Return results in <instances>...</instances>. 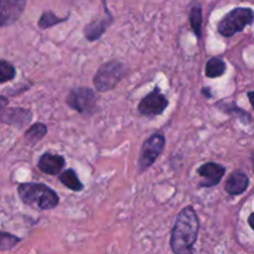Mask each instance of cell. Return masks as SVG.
<instances>
[{
  "label": "cell",
  "instance_id": "cell-1",
  "mask_svg": "<svg viewBox=\"0 0 254 254\" xmlns=\"http://www.w3.org/2000/svg\"><path fill=\"white\" fill-rule=\"evenodd\" d=\"M198 222L197 213L191 206L184 208L178 215L171 232L170 246L175 254H193V245L197 241Z\"/></svg>",
  "mask_w": 254,
  "mask_h": 254
},
{
  "label": "cell",
  "instance_id": "cell-2",
  "mask_svg": "<svg viewBox=\"0 0 254 254\" xmlns=\"http://www.w3.org/2000/svg\"><path fill=\"white\" fill-rule=\"evenodd\" d=\"M17 195L25 205L46 211L57 207L59 195L45 184L24 183L17 186Z\"/></svg>",
  "mask_w": 254,
  "mask_h": 254
},
{
  "label": "cell",
  "instance_id": "cell-3",
  "mask_svg": "<svg viewBox=\"0 0 254 254\" xmlns=\"http://www.w3.org/2000/svg\"><path fill=\"white\" fill-rule=\"evenodd\" d=\"M128 73V67L121 61L112 60L106 62L97 69L93 78V84L99 92L113 89Z\"/></svg>",
  "mask_w": 254,
  "mask_h": 254
},
{
  "label": "cell",
  "instance_id": "cell-4",
  "mask_svg": "<svg viewBox=\"0 0 254 254\" xmlns=\"http://www.w3.org/2000/svg\"><path fill=\"white\" fill-rule=\"evenodd\" d=\"M254 11L250 7H236L218 22L217 30L222 36L231 37L245 30L246 26L253 24Z\"/></svg>",
  "mask_w": 254,
  "mask_h": 254
},
{
  "label": "cell",
  "instance_id": "cell-5",
  "mask_svg": "<svg viewBox=\"0 0 254 254\" xmlns=\"http://www.w3.org/2000/svg\"><path fill=\"white\" fill-rule=\"evenodd\" d=\"M66 102L73 111L84 114V116H91L97 111L96 93L87 87L72 89L67 96Z\"/></svg>",
  "mask_w": 254,
  "mask_h": 254
},
{
  "label": "cell",
  "instance_id": "cell-6",
  "mask_svg": "<svg viewBox=\"0 0 254 254\" xmlns=\"http://www.w3.org/2000/svg\"><path fill=\"white\" fill-rule=\"evenodd\" d=\"M164 146H165V136L160 133L153 134L150 138H148V140H145L138 161L140 171L148 170L155 163L156 159L163 153Z\"/></svg>",
  "mask_w": 254,
  "mask_h": 254
},
{
  "label": "cell",
  "instance_id": "cell-7",
  "mask_svg": "<svg viewBox=\"0 0 254 254\" xmlns=\"http://www.w3.org/2000/svg\"><path fill=\"white\" fill-rule=\"evenodd\" d=\"M168 98L161 93L159 87H155L150 93H148L141 99L138 106V111L141 116L155 117L160 116L168 108Z\"/></svg>",
  "mask_w": 254,
  "mask_h": 254
},
{
  "label": "cell",
  "instance_id": "cell-8",
  "mask_svg": "<svg viewBox=\"0 0 254 254\" xmlns=\"http://www.w3.org/2000/svg\"><path fill=\"white\" fill-rule=\"evenodd\" d=\"M26 0H0V27L14 24L24 12Z\"/></svg>",
  "mask_w": 254,
  "mask_h": 254
},
{
  "label": "cell",
  "instance_id": "cell-9",
  "mask_svg": "<svg viewBox=\"0 0 254 254\" xmlns=\"http://www.w3.org/2000/svg\"><path fill=\"white\" fill-rule=\"evenodd\" d=\"M197 174L202 178L201 188H213L221 183L226 174V168L217 163H206L197 169Z\"/></svg>",
  "mask_w": 254,
  "mask_h": 254
},
{
  "label": "cell",
  "instance_id": "cell-10",
  "mask_svg": "<svg viewBox=\"0 0 254 254\" xmlns=\"http://www.w3.org/2000/svg\"><path fill=\"white\" fill-rule=\"evenodd\" d=\"M32 114L29 109L21 108V107H6L0 113V123L9 124V126L24 128L31 122Z\"/></svg>",
  "mask_w": 254,
  "mask_h": 254
},
{
  "label": "cell",
  "instance_id": "cell-11",
  "mask_svg": "<svg viewBox=\"0 0 254 254\" xmlns=\"http://www.w3.org/2000/svg\"><path fill=\"white\" fill-rule=\"evenodd\" d=\"M64 166V159L61 155H56L52 153L42 154L37 161V168L40 169V171L52 176L59 175Z\"/></svg>",
  "mask_w": 254,
  "mask_h": 254
},
{
  "label": "cell",
  "instance_id": "cell-12",
  "mask_svg": "<svg viewBox=\"0 0 254 254\" xmlns=\"http://www.w3.org/2000/svg\"><path fill=\"white\" fill-rule=\"evenodd\" d=\"M248 185H250L248 176L243 171L237 170L230 175L227 183H226L225 190L232 196L241 195V193H243L247 190Z\"/></svg>",
  "mask_w": 254,
  "mask_h": 254
},
{
  "label": "cell",
  "instance_id": "cell-13",
  "mask_svg": "<svg viewBox=\"0 0 254 254\" xmlns=\"http://www.w3.org/2000/svg\"><path fill=\"white\" fill-rule=\"evenodd\" d=\"M111 22L112 16H107L104 19L92 21L91 24H88L84 27V37H86V40H88V41H96V40H98L106 32V30L108 29Z\"/></svg>",
  "mask_w": 254,
  "mask_h": 254
},
{
  "label": "cell",
  "instance_id": "cell-14",
  "mask_svg": "<svg viewBox=\"0 0 254 254\" xmlns=\"http://www.w3.org/2000/svg\"><path fill=\"white\" fill-rule=\"evenodd\" d=\"M226 68H227V66H226V62L222 59H220V57H212L206 64L205 73L208 78H217V77H221L225 74Z\"/></svg>",
  "mask_w": 254,
  "mask_h": 254
},
{
  "label": "cell",
  "instance_id": "cell-15",
  "mask_svg": "<svg viewBox=\"0 0 254 254\" xmlns=\"http://www.w3.org/2000/svg\"><path fill=\"white\" fill-rule=\"evenodd\" d=\"M59 180L66 186L67 189L72 191L83 190V184L79 181L78 176L73 170H66L59 175Z\"/></svg>",
  "mask_w": 254,
  "mask_h": 254
},
{
  "label": "cell",
  "instance_id": "cell-16",
  "mask_svg": "<svg viewBox=\"0 0 254 254\" xmlns=\"http://www.w3.org/2000/svg\"><path fill=\"white\" fill-rule=\"evenodd\" d=\"M190 24L196 37L201 39V36H202V9H201L200 4H196L191 7Z\"/></svg>",
  "mask_w": 254,
  "mask_h": 254
},
{
  "label": "cell",
  "instance_id": "cell-17",
  "mask_svg": "<svg viewBox=\"0 0 254 254\" xmlns=\"http://www.w3.org/2000/svg\"><path fill=\"white\" fill-rule=\"evenodd\" d=\"M46 134L47 127L45 126L44 123H35L34 126L30 127V128L25 131V139H26L30 144H35L39 140H41Z\"/></svg>",
  "mask_w": 254,
  "mask_h": 254
},
{
  "label": "cell",
  "instance_id": "cell-18",
  "mask_svg": "<svg viewBox=\"0 0 254 254\" xmlns=\"http://www.w3.org/2000/svg\"><path fill=\"white\" fill-rule=\"evenodd\" d=\"M68 20V16H64V17H59L56 16V15L54 14L52 11H44L42 12L41 17H40L39 22H37V25H39L40 29L45 30V29H50V27L55 26V25L57 24H61V22H64Z\"/></svg>",
  "mask_w": 254,
  "mask_h": 254
},
{
  "label": "cell",
  "instance_id": "cell-19",
  "mask_svg": "<svg viewBox=\"0 0 254 254\" xmlns=\"http://www.w3.org/2000/svg\"><path fill=\"white\" fill-rule=\"evenodd\" d=\"M16 76V69L14 64L6 60H0V83L12 81Z\"/></svg>",
  "mask_w": 254,
  "mask_h": 254
},
{
  "label": "cell",
  "instance_id": "cell-20",
  "mask_svg": "<svg viewBox=\"0 0 254 254\" xmlns=\"http://www.w3.org/2000/svg\"><path fill=\"white\" fill-rule=\"evenodd\" d=\"M221 109H222V111H225L226 113L231 114V116L237 117V118L240 119L242 123H245V124L251 123L250 114H248L246 111H243L242 108H240V107L236 106V104H228L227 103L225 107H223V108H221Z\"/></svg>",
  "mask_w": 254,
  "mask_h": 254
},
{
  "label": "cell",
  "instance_id": "cell-21",
  "mask_svg": "<svg viewBox=\"0 0 254 254\" xmlns=\"http://www.w3.org/2000/svg\"><path fill=\"white\" fill-rule=\"evenodd\" d=\"M20 241L21 240L19 237H16V236L0 231V251L11 250L17 243H20Z\"/></svg>",
  "mask_w": 254,
  "mask_h": 254
},
{
  "label": "cell",
  "instance_id": "cell-22",
  "mask_svg": "<svg viewBox=\"0 0 254 254\" xmlns=\"http://www.w3.org/2000/svg\"><path fill=\"white\" fill-rule=\"evenodd\" d=\"M9 106V99L4 96H0V113L2 112V109L6 108Z\"/></svg>",
  "mask_w": 254,
  "mask_h": 254
},
{
  "label": "cell",
  "instance_id": "cell-23",
  "mask_svg": "<svg viewBox=\"0 0 254 254\" xmlns=\"http://www.w3.org/2000/svg\"><path fill=\"white\" fill-rule=\"evenodd\" d=\"M248 223H250L251 228H252V230L254 231V213H252V215L248 217Z\"/></svg>",
  "mask_w": 254,
  "mask_h": 254
},
{
  "label": "cell",
  "instance_id": "cell-24",
  "mask_svg": "<svg viewBox=\"0 0 254 254\" xmlns=\"http://www.w3.org/2000/svg\"><path fill=\"white\" fill-rule=\"evenodd\" d=\"M248 98H250L251 104H252V107L254 109V92H248Z\"/></svg>",
  "mask_w": 254,
  "mask_h": 254
},
{
  "label": "cell",
  "instance_id": "cell-25",
  "mask_svg": "<svg viewBox=\"0 0 254 254\" xmlns=\"http://www.w3.org/2000/svg\"><path fill=\"white\" fill-rule=\"evenodd\" d=\"M202 93L206 94V96L208 97V98H211V92H210V88H203L202 89Z\"/></svg>",
  "mask_w": 254,
  "mask_h": 254
},
{
  "label": "cell",
  "instance_id": "cell-26",
  "mask_svg": "<svg viewBox=\"0 0 254 254\" xmlns=\"http://www.w3.org/2000/svg\"><path fill=\"white\" fill-rule=\"evenodd\" d=\"M252 160H253V166H254V154H253V158H252Z\"/></svg>",
  "mask_w": 254,
  "mask_h": 254
}]
</instances>
